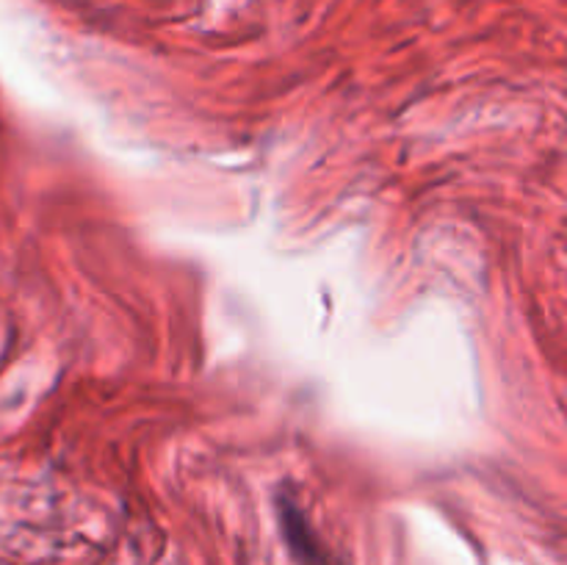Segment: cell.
<instances>
[{"label":"cell","instance_id":"6da1fadb","mask_svg":"<svg viewBox=\"0 0 567 565\" xmlns=\"http://www.w3.org/2000/svg\"><path fill=\"white\" fill-rule=\"evenodd\" d=\"M277 510H280L282 537H286V546L291 548V554L297 557V563L299 565H330L319 535L313 532L310 521L305 518L302 510L297 507V502L280 496L277 499Z\"/></svg>","mask_w":567,"mask_h":565}]
</instances>
